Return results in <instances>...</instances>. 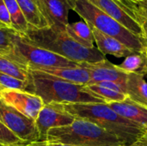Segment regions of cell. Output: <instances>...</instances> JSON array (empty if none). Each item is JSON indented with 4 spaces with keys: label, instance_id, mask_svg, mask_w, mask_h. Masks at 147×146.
<instances>
[{
    "label": "cell",
    "instance_id": "6da1fadb",
    "mask_svg": "<svg viewBox=\"0 0 147 146\" xmlns=\"http://www.w3.org/2000/svg\"><path fill=\"white\" fill-rule=\"evenodd\" d=\"M65 109L77 119L91 121L114 134L127 145H130L142 136L146 130L130 121L110 108L106 103L64 104Z\"/></svg>",
    "mask_w": 147,
    "mask_h": 146
},
{
    "label": "cell",
    "instance_id": "7a4b0ae2",
    "mask_svg": "<svg viewBox=\"0 0 147 146\" xmlns=\"http://www.w3.org/2000/svg\"><path fill=\"white\" fill-rule=\"evenodd\" d=\"M21 36L34 46L51 51L78 64L95 63L107 59L97 47L87 48L78 44L65 30L50 27L41 29L29 28L26 34Z\"/></svg>",
    "mask_w": 147,
    "mask_h": 146
},
{
    "label": "cell",
    "instance_id": "3957f363",
    "mask_svg": "<svg viewBox=\"0 0 147 146\" xmlns=\"http://www.w3.org/2000/svg\"><path fill=\"white\" fill-rule=\"evenodd\" d=\"M31 77L30 93L40 96L44 104L105 103L89 90L86 85L75 84L40 71L29 70Z\"/></svg>",
    "mask_w": 147,
    "mask_h": 146
},
{
    "label": "cell",
    "instance_id": "277c9868",
    "mask_svg": "<svg viewBox=\"0 0 147 146\" xmlns=\"http://www.w3.org/2000/svg\"><path fill=\"white\" fill-rule=\"evenodd\" d=\"M47 141L51 144L80 146H126L125 142L96 124L77 119L67 126L50 129Z\"/></svg>",
    "mask_w": 147,
    "mask_h": 146
},
{
    "label": "cell",
    "instance_id": "5b68a950",
    "mask_svg": "<svg viewBox=\"0 0 147 146\" xmlns=\"http://www.w3.org/2000/svg\"><path fill=\"white\" fill-rule=\"evenodd\" d=\"M74 10L89 25L97 28L103 34L115 38L134 52H146L143 40L134 34L121 23L109 16L90 0H73Z\"/></svg>",
    "mask_w": 147,
    "mask_h": 146
},
{
    "label": "cell",
    "instance_id": "8992f818",
    "mask_svg": "<svg viewBox=\"0 0 147 146\" xmlns=\"http://www.w3.org/2000/svg\"><path fill=\"white\" fill-rule=\"evenodd\" d=\"M5 55L26 66L28 70L78 67L80 65L78 63L29 43L19 34L16 37L12 49Z\"/></svg>",
    "mask_w": 147,
    "mask_h": 146
},
{
    "label": "cell",
    "instance_id": "52a82bcc",
    "mask_svg": "<svg viewBox=\"0 0 147 146\" xmlns=\"http://www.w3.org/2000/svg\"><path fill=\"white\" fill-rule=\"evenodd\" d=\"M0 122L25 143L40 141L35 120L28 118L0 97Z\"/></svg>",
    "mask_w": 147,
    "mask_h": 146
},
{
    "label": "cell",
    "instance_id": "ba28073f",
    "mask_svg": "<svg viewBox=\"0 0 147 146\" xmlns=\"http://www.w3.org/2000/svg\"><path fill=\"white\" fill-rule=\"evenodd\" d=\"M75 120L76 118L65 109L63 103L51 102L45 104L35 120L40 141H47L50 129L70 126Z\"/></svg>",
    "mask_w": 147,
    "mask_h": 146
},
{
    "label": "cell",
    "instance_id": "9c48e42d",
    "mask_svg": "<svg viewBox=\"0 0 147 146\" xmlns=\"http://www.w3.org/2000/svg\"><path fill=\"white\" fill-rule=\"evenodd\" d=\"M0 97L5 103L34 120L37 119L40 111L45 105L42 99L37 95L19 89L2 90Z\"/></svg>",
    "mask_w": 147,
    "mask_h": 146
},
{
    "label": "cell",
    "instance_id": "30bf717a",
    "mask_svg": "<svg viewBox=\"0 0 147 146\" xmlns=\"http://www.w3.org/2000/svg\"><path fill=\"white\" fill-rule=\"evenodd\" d=\"M48 27L65 30L73 0H34Z\"/></svg>",
    "mask_w": 147,
    "mask_h": 146
},
{
    "label": "cell",
    "instance_id": "8fae6325",
    "mask_svg": "<svg viewBox=\"0 0 147 146\" xmlns=\"http://www.w3.org/2000/svg\"><path fill=\"white\" fill-rule=\"evenodd\" d=\"M99 9L114 18L134 34L143 37L141 26L121 0H90ZM143 40V39H142Z\"/></svg>",
    "mask_w": 147,
    "mask_h": 146
},
{
    "label": "cell",
    "instance_id": "7c38bea8",
    "mask_svg": "<svg viewBox=\"0 0 147 146\" xmlns=\"http://www.w3.org/2000/svg\"><path fill=\"white\" fill-rule=\"evenodd\" d=\"M80 65L90 73V81L88 85L100 82H114L125 88L127 74L120 71L116 65H114L109 59H106L95 63H81Z\"/></svg>",
    "mask_w": 147,
    "mask_h": 146
},
{
    "label": "cell",
    "instance_id": "4fadbf2b",
    "mask_svg": "<svg viewBox=\"0 0 147 146\" xmlns=\"http://www.w3.org/2000/svg\"><path fill=\"white\" fill-rule=\"evenodd\" d=\"M118 114L133 121L147 131V108L134 102L128 97L122 102H112L106 103Z\"/></svg>",
    "mask_w": 147,
    "mask_h": 146
},
{
    "label": "cell",
    "instance_id": "5bb4252c",
    "mask_svg": "<svg viewBox=\"0 0 147 146\" xmlns=\"http://www.w3.org/2000/svg\"><path fill=\"white\" fill-rule=\"evenodd\" d=\"M90 28L94 35L96 47L103 55L110 54L116 58H126L135 52L115 38L103 34L92 26H90Z\"/></svg>",
    "mask_w": 147,
    "mask_h": 146
},
{
    "label": "cell",
    "instance_id": "9a60e30c",
    "mask_svg": "<svg viewBox=\"0 0 147 146\" xmlns=\"http://www.w3.org/2000/svg\"><path fill=\"white\" fill-rule=\"evenodd\" d=\"M32 71H40L45 73L58 77L65 81L79 85H88L90 81L89 71L82 67H60V68H44Z\"/></svg>",
    "mask_w": 147,
    "mask_h": 146
},
{
    "label": "cell",
    "instance_id": "2e32d148",
    "mask_svg": "<svg viewBox=\"0 0 147 146\" xmlns=\"http://www.w3.org/2000/svg\"><path fill=\"white\" fill-rule=\"evenodd\" d=\"M125 92L129 99L147 108V82L144 76L134 73L127 74Z\"/></svg>",
    "mask_w": 147,
    "mask_h": 146
},
{
    "label": "cell",
    "instance_id": "e0dca14e",
    "mask_svg": "<svg viewBox=\"0 0 147 146\" xmlns=\"http://www.w3.org/2000/svg\"><path fill=\"white\" fill-rule=\"evenodd\" d=\"M66 33L78 44L87 48H94L95 39L90 26L83 21L69 22L65 28Z\"/></svg>",
    "mask_w": 147,
    "mask_h": 146
},
{
    "label": "cell",
    "instance_id": "ac0fdd59",
    "mask_svg": "<svg viewBox=\"0 0 147 146\" xmlns=\"http://www.w3.org/2000/svg\"><path fill=\"white\" fill-rule=\"evenodd\" d=\"M116 67L127 74L134 73L147 76V52H134L126 57L120 65H116Z\"/></svg>",
    "mask_w": 147,
    "mask_h": 146
},
{
    "label": "cell",
    "instance_id": "d6986e66",
    "mask_svg": "<svg viewBox=\"0 0 147 146\" xmlns=\"http://www.w3.org/2000/svg\"><path fill=\"white\" fill-rule=\"evenodd\" d=\"M16 2L29 25V28L41 29L48 27L34 0H16Z\"/></svg>",
    "mask_w": 147,
    "mask_h": 146
},
{
    "label": "cell",
    "instance_id": "ffe728a7",
    "mask_svg": "<svg viewBox=\"0 0 147 146\" xmlns=\"http://www.w3.org/2000/svg\"><path fill=\"white\" fill-rule=\"evenodd\" d=\"M0 72L25 82L31 80L29 70L26 66L3 54H0Z\"/></svg>",
    "mask_w": 147,
    "mask_h": 146
},
{
    "label": "cell",
    "instance_id": "44dd1931",
    "mask_svg": "<svg viewBox=\"0 0 147 146\" xmlns=\"http://www.w3.org/2000/svg\"><path fill=\"white\" fill-rule=\"evenodd\" d=\"M141 26L143 41L147 51V0H121Z\"/></svg>",
    "mask_w": 147,
    "mask_h": 146
},
{
    "label": "cell",
    "instance_id": "7402d4cb",
    "mask_svg": "<svg viewBox=\"0 0 147 146\" xmlns=\"http://www.w3.org/2000/svg\"><path fill=\"white\" fill-rule=\"evenodd\" d=\"M4 3L10 15L12 28L20 35L26 34L29 29V25L16 0H4Z\"/></svg>",
    "mask_w": 147,
    "mask_h": 146
},
{
    "label": "cell",
    "instance_id": "603a6c76",
    "mask_svg": "<svg viewBox=\"0 0 147 146\" xmlns=\"http://www.w3.org/2000/svg\"><path fill=\"white\" fill-rule=\"evenodd\" d=\"M86 86L90 91H91L93 94L100 97L102 101L105 102V103L112 102H122L127 97V96L124 93H121V92L102 87L96 83L90 84Z\"/></svg>",
    "mask_w": 147,
    "mask_h": 146
},
{
    "label": "cell",
    "instance_id": "cb8c5ba5",
    "mask_svg": "<svg viewBox=\"0 0 147 146\" xmlns=\"http://www.w3.org/2000/svg\"><path fill=\"white\" fill-rule=\"evenodd\" d=\"M17 34L13 28L0 22V54L5 55L10 52Z\"/></svg>",
    "mask_w": 147,
    "mask_h": 146
},
{
    "label": "cell",
    "instance_id": "d4e9b609",
    "mask_svg": "<svg viewBox=\"0 0 147 146\" xmlns=\"http://www.w3.org/2000/svg\"><path fill=\"white\" fill-rule=\"evenodd\" d=\"M31 80L29 82L22 81L0 72V91L4 89H19L30 92Z\"/></svg>",
    "mask_w": 147,
    "mask_h": 146
},
{
    "label": "cell",
    "instance_id": "484cf974",
    "mask_svg": "<svg viewBox=\"0 0 147 146\" xmlns=\"http://www.w3.org/2000/svg\"><path fill=\"white\" fill-rule=\"evenodd\" d=\"M27 143L21 140L0 122V145H23Z\"/></svg>",
    "mask_w": 147,
    "mask_h": 146
},
{
    "label": "cell",
    "instance_id": "4316f807",
    "mask_svg": "<svg viewBox=\"0 0 147 146\" xmlns=\"http://www.w3.org/2000/svg\"><path fill=\"white\" fill-rule=\"evenodd\" d=\"M0 22L8 28H12L10 15L8 10V8L4 3V0H0Z\"/></svg>",
    "mask_w": 147,
    "mask_h": 146
},
{
    "label": "cell",
    "instance_id": "83f0119b",
    "mask_svg": "<svg viewBox=\"0 0 147 146\" xmlns=\"http://www.w3.org/2000/svg\"><path fill=\"white\" fill-rule=\"evenodd\" d=\"M126 146H147V136L144 135L140 139H139L137 141L133 143L132 145Z\"/></svg>",
    "mask_w": 147,
    "mask_h": 146
},
{
    "label": "cell",
    "instance_id": "f1b7e54d",
    "mask_svg": "<svg viewBox=\"0 0 147 146\" xmlns=\"http://www.w3.org/2000/svg\"><path fill=\"white\" fill-rule=\"evenodd\" d=\"M22 146H51L47 141H35L31 143H27Z\"/></svg>",
    "mask_w": 147,
    "mask_h": 146
},
{
    "label": "cell",
    "instance_id": "f546056e",
    "mask_svg": "<svg viewBox=\"0 0 147 146\" xmlns=\"http://www.w3.org/2000/svg\"><path fill=\"white\" fill-rule=\"evenodd\" d=\"M51 146H80V145H65V144H51Z\"/></svg>",
    "mask_w": 147,
    "mask_h": 146
},
{
    "label": "cell",
    "instance_id": "4dcf8cb0",
    "mask_svg": "<svg viewBox=\"0 0 147 146\" xmlns=\"http://www.w3.org/2000/svg\"><path fill=\"white\" fill-rule=\"evenodd\" d=\"M1 146H22V145H1Z\"/></svg>",
    "mask_w": 147,
    "mask_h": 146
},
{
    "label": "cell",
    "instance_id": "1f68e13d",
    "mask_svg": "<svg viewBox=\"0 0 147 146\" xmlns=\"http://www.w3.org/2000/svg\"><path fill=\"white\" fill-rule=\"evenodd\" d=\"M145 135H146V136H147V131H146V133H145Z\"/></svg>",
    "mask_w": 147,
    "mask_h": 146
},
{
    "label": "cell",
    "instance_id": "d6a6232c",
    "mask_svg": "<svg viewBox=\"0 0 147 146\" xmlns=\"http://www.w3.org/2000/svg\"><path fill=\"white\" fill-rule=\"evenodd\" d=\"M1 145H0V146H1Z\"/></svg>",
    "mask_w": 147,
    "mask_h": 146
},
{
    "label": "cell",
    "instance_id": "836d02e7",
    "mask_svg": "<svg viewBox=\"0 0 147 146\" xmlns=\"http://www.w3.org/2000/svg\"><path fill=\"white\" fill-rule=\"evenodd\" d=\"M146 52H147V51H146Z\"/></svg>",
    "mask_w": 147,
    "mask_h": 146
}]
</instances>
